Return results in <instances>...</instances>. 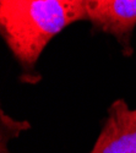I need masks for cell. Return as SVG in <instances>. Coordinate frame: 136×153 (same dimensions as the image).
<instances>
[{"label":"cell","mask_w":136,"mask_h":153,"mask_svg":"<svg viewBox=\"0 0 136 153\" xmlns=\"http://www.w3.org/2000/svg\"><path fill=\"white\" fill-rule=\"evenodd\" d=\"M63 1H80V3H83V0H63Z\"/></svg>","instance_id":"5"},{"label":"cell","mask_w":136,"mask_h":153,"mask_svg":"<svg viewBox=\"0 0 136 153\" xmlns=\"http://www.w3.org/2000/svg\"><path fill=\"white\" fill-rule=\"evenodd\" d=\"M87 20L83 3L63 0H0V33L21 66V80L36 83L43 49L69 25Z\"/></svg>","instance_id":"1"},{"label":"cell","mask_w":136,"mask_h":153,"mask_svg":"<svg viewBox=\"0 0 136 153\" xmlns=\"http://www.w3.org/2000/svg\"><path fill=\"white\" fill-rule=\"evenodd\" d=\"M1 152L0 153H6V146L10 141V138L17 137L21 131L30 129V123L28 121H16L11 117L6 115L4 110H1Z\"/></svg>","instance_id":"4"},{"label":"cell","mask_w":136,"mask_h":153,"mask_svg":"<svg viewBox=\"0 0 136 153\" xmlns=\"http://www.w3.org/2000/svg\"><path fill=\"white\" fill-rule=\"evenodd\" d=\"M90 153H136V109L123 99L115 100Z\"/></svg>","instance_id":"3"},{"label":"cell","mask_w":136,"mask_h":153,"mask_svg":"<svg viewBox=\"0 0 136 153\" xmlns=\"http://www.w3.org/2000/svg\"><path fill=\"white\" fill-rule=\"evenodd\" d=\"M92 26L113 36L126 56L132 54L131 37L136 27V0H83Z\"/></svg>","instance_id":"2"}]
</instances>
